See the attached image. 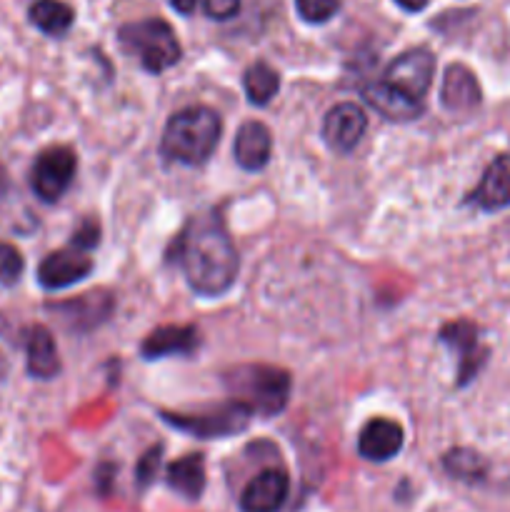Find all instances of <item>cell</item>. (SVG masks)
<instances>
[{
    "instance_id": "8992f818",
    "label": "cell",
    "mask_w": 510,
    "mask_h": 512,
    "mask_svg": "<svg viewBox=\"0 0 510 512\" xmlns=\"http://www.w3.org/2000/svg\"><path fill=\"white\" fill-rule=\"evenodd\" d=\"M75 170H78V158H75L70 148L55 145V148L43 150L33 163V173H30L33 193L43 203H58L68 193L70 183L75 178Z\"/></svg>"
},
{
    "instance_id": "484cf974",
    "label": "cell",
    "mask_w": 510,
    "mask_h": 512,
    "mask_svg": "<svg viewBox=\"0 0 510 512\" xmlns=\"http://www.w3.org/2000/svg\"><path fill=\"white\" fill-rule=\"evenodd\" d=\"M160 458H163V448L155 445V448H150L148 453L138 460V465H135V480H138L140 488H148V485L153 483L160 468Z\"/></svg>"
},
{
    "instance_id": "603a6c76",
    "label": "cell",
    "mask_w": 510,
    "mask_h": 512,
    "mask_svg": "<svg viewBox=\"0 0 510 512\" xmlns=\"http://www.w3.org/2000/svg\"><path fill=\"white\" fill-rule=\"evenodd\" d=\"M443 468L450 478L463 480V483H478L488 473V463L483 460V455H478L475 450L468 448H455L450 450L443 458Z\"/></svg>"
},
{
    "instance_id": "d4e9b609",
    "label": "cell",
    "mask_w": 510,
    "mask_h": 512,
    "mask_svg": "<svg viewBox=\"0 0 510 512\" xmlns=\"http://www.w3.org/2000/svg\"><path fill=\"white\" fill-rule=\"evenodd\" d=\"M25 270V260L20 250L10 243H0V283L15 285Z\"/></svg>"
},
{
    "instance_id": "277c9868",
    "label": "cell",
    "mask_w": 510,
    "mask_h": 512,
    "mask_svg": "<svg viewBox=\"0 0 510 512\" xmlns=\"http://www.w3.org/2000/svg\"><path fill=\"white\" fill-rule=\"evenodd\" d=\"M118 38L123 48L128 53L138 55L140 65L153 75H160L168 68H173L180 60V53H183L173 28L160 18H145L123 25Z\"/></svg>"
},
{
    "instance_id": "d6986e66",
    "label": "cell",
    "mask_w": 510,
    "mask_h": 512,
    "mask_svg": "<svg viewBox=\"0 0 510 512\" xmlns=\"http://www.w3.org/2000/svg\"><path fill=\"white\" fill-rule=\"evenodd\" d=\"M25 348H28V373L33 378L53 380L60 373L58 348H55V340L48 328H43V325L30 328Z\"/></svg>"
},
{
    "instance_id": "9a60e30c",
    "label": "cell",
    "mask_w": 510,
    "mask_h": 512,
    "mask_svg": "<svg viewBox=\"0 0 510 512\" xmlns=\"http://www.w3.org/2000/svg\"><path fill=\"white\" fill-rule=\"evenodd\" d=\"M270 153H273V138L270 130L258 120H248L238 128L233 143V158L248 173H258L270 163Z\"/></svg>"
},
{
    "instance_id": "f1b7e54d",
    "label": "cell",
    "mask_w": 510,
    "mask_h": 512,
    "mask_svg": "<svg viewBox=\"0 0 510 512\" xmlns=\"http://www.w3.org/2000/svg\"><path fill=\"white\" fill-rule=\"evenodd\" d=\"M395 3L403 10H408V13H420L428 5V0H395Z\"/></svg>"
},
{
    "instance_id": "4dcf8cb0",
    "label": "cell",
    "mask_w": 510,
    "mask_h": 512,
    "mask_svg": "<svg viewBox=\"0 0 510 512\" xmlns=\"http://www.w3.org/2000/svg\"><path fill=\"white\" fill-rule=\"evenodd\" d=\"M5 188H8V175H5V170L0 168V195L5 193Z\"/></svg>"
},
{
    "instance_id": "7402d4cb",
    "label": "cell",
    "mask_w": 510,
    "mask_h": 512,
    "mask_svg": "<svg viewBox=\"0 0 510 512\" xmlns=\"http://www.w3.org/2000/svg\"><path fill=\"white\" fill-rule=\"evenodd\" d=\"M245 95L253 105H268L280 88L278 70L270 68L268 63H253L243 75Z\"/></svg>"
},
{
    "instance_id": "cb8c5ba5",
    "label": "cell",
    "mask_w": 510,
    "mask_h": 512,
    "mask_svg": "<svg viewBox=\"0 0 510 512\" xmlns=\"http://www.w3.org/2000/svg\"><path fill=\"white\" fill-rule=\"evenodd\" d=\"M295 10L305 23H328L340 10V0H295Z\"/></svg>"
},
{
    "instance_id": "52a82bcc",
    "label": "cell",
    "mask_w": 510,
    "mask_h": 512,
    "mask_svg": "<svg viewBox=\"0 0 510 512\" xmlns=\"http://www.w3.org/2000/svg\"><path fill=\"white\" fill-rule=\"evenodd\" d=\"M438 338L458 358V388L473 383L483 365L488 363V348L480 345L478 325L470 323V320H455V323L443 325Z\"/></svg>"
},
{
    "instance_id": "ba28073f",
    "label": "cell",
    "mask_w": 510,
    "mask_h": 512,
    "mask_svg": "<svg viewBox=\"0 0 510 512\" xmlns=\"http://www.w3.org/2000/svg\"><path fill=\"white\" fill-rule=\"evenodd\" d=\"M435 75V55L428 48H413L405 50L403 55L393 60L385 70V83L393 88L403 90L405 95L415 100H423L433 85Z\"/></svg>"
},
{
    "instance_id": "7a4b0ae2",
    "label": "cell",
    "mask_w": 510,
    "mask_h": 512,
    "mask_svg": "<svg viewBox=\"0 0 510 512\" xmlns=\"http://www.w3.org/2000/svg\"><path fill=\"white\" fill-rule=\"evenodd\" d=\"M223 135V120L213 108L193 105V108L178 110L168 120L160 140L165 160L180 165H203L215 153Z\"/></svg>"
},
{
    "instance_id": "7c38bea8",
    "label": "cell",
    "mask_w": 510,
    "mask_h": 512,
    "mask_svg": "<svg viewBox=\"0 0 510 512\" xmlns=\"http://www.w3.org/2000/svg\"><path fill=\"white\" fill-rule=\"evenodd\" d=\"M290 480L283 470H263L248 483L240 495V510L243 512H278L288 498Z\"/></svg>"
},
{
    "instance_id": "ffe728a7",
    "label": "cell",
    "mask_w": 510,
    "mask_h": 512,
    "mask_svg": "<svg viewBox=\"0 0 510 512\" xmlns=\"http://www.w3.org/2000/svg\"><path fill=\"white\" fill-rule=\"evenodd\" d=\"M170 488L188 500H198L205 490V458L203 453H190L168 465L165 473Z\"/></svg>"
},
{
    "instance_id": "f546056e",
    "label": "cell",
    "mask_w": 510,
    "mask_h": 512,
    "mask_svg": "<svg viewBox=\"0 0 510 512\" xmlns=\"http://www.w3.org/2000/svg\"><path fill=\"white\" fill-rule=\"evenodd\" d=\"M170 5H173V8L178 10V13L188 15V13H193L195 5H198V0H170Z\"/></svg>"
},
{
    "instance_id": "4fadbf2b",
    "label": "cell",
    "mask_w": 510,
    "mask_h": 512,
    "mask_svg": "<svg viewBox=\"0 0 510 512\" xmlns=\"http://www.w3.org/2000/svg\"><path fill=\"white\" fill-rule=\"evenodd\" d=\"M403 428L395 420L373 418L358 435L360 458L370 463H388L403 450Z\"/></svg>"
},
{
    "instance_id": "8fae6325",
    "label": "cell",
    "mask_w": 510,
    "mask_h": 512,
    "mask_svg": "<svg viewBox=\"0 0 510 512\" xmlns=\"http://www.w3.org/2000/svg\"><path fill=\"white\" fill-rule=\"evenodd\" d=\"M90 273H93V260L85 255V250H55L40 260L38 283L45 290H63L85 280Z\"/></svg>"
},
{
    "instance_id": "5bb4252c",
    "label": "cell",
    "mask_w": 510,
    "mask_h": 512,
    "mask_svg": "<svg viewBox=\"0 0 510 512\" xmlns=\"http://www.w3.org/2000/svg\"><path fill=\"white\" fill-rule=\"evenodd\" d=\"M363 98L373 110H378L385 120L393 123H410V120L423 115V100H415L405 95L403 90L393 88L390 83L380 80V83H368L363 88Z\"/></svg>"
},
{
    "instance_id": "44dd1931",
    "label": "cell",
    "mask_w": 510,
    "mask_h": 512,
    "mask_svg": "<svg viewBox=\"0 0 510 512\" xmlns=\"http://www.w3.org/2000/svg\"><path fill=\"white\" fill-rule=\"evenodd\" d=\"M28 18L40 33L60 38V35H65L73 28L75 13L63 0H35L28 10Z\"/></svg>"
},
{
    "instance_id": "30bf717a",
    "label": "cell",
    "mask_w": 510,
    "mask_h": 512,
    "mask_svg": "<svg viewBox=\"0 0 510 512\" xmlns=\"http://www.w3.org/2000/svg\"><path fill=\"white\" fill-rule=\"evenodd\" d=\"M368 130V115L355 103H338L323 120V138L335 153H350L360 145Z\"/></svg>"
},
{
    "instance_id": "83f0119b",
    "label": "cell",
    "mask_w": 510,
    "mask_h": 512,
    "mask_svg": "<svg viewBox=\"0 0 510 512\" xmlns=\"http://www.w3.org/2000/svg\"><path fill=\"white\" fill-rule=\"evenodd\" d=\"M205 13L213 20H230L238 15L240 0H205Z\"/></svg>"
},
{
    "instance_id": "3957f363",
    "label": "cell",
    "mask_w": 510,
    "mask_h": 512,
    "mask_svg": "<svg viewBox=\"0 0 510 512\" xmlns=\"http://www.w3.org/2000/svg\"><path fill=\"white\" fill-rule=\"evenodd\" d=\"M225 388L235 400L248 405L253 415H278L288 405L293 380L273 365H240L225 375Z\"/></svg>"
},
{
    "instance_id": "5b68a950",
    "label": "cell",
    "mask_w": 510,
    "mask_h": 512,
    "mask_svg": "<svg viewBox=\"0 0 510 512\" xmlns=\"http://www.w3.org/2000/svg\"><path fill=\"white\" fill-rule=\"evenodd\" d=\"M250 418H253V410L235 398L228 400V403L218 405V408L210 410V413H195V415L163 413V420L170 425V428L180 430V433L185 435H193V438H200V440L230 438V435L248 428Z\"/></svg>"
},
{
    "instance_id": "4316f807",
    "label": "cell",
    "mask_w": 510,
    "mask_h": 512,
    "mask_svg": "<svg viewBox=\"0 0 510 512\" xmlns=\"http://www.w3.org/2000/svg\"><path fill=\"white\" fill-rule=\"evenodd\" d=\"M98 243H100L98 220H93V218L83 220V223H80L73 233V248L85 250V253H88V250H93Z\"/></svg>"
},
{
    "instance_id": "2e32d148",
    "label": "cell",
    "mask_w": 510,
    "mask_h": 512,
    "mask_svg": "<svg viewBox=\"0 0 510 512\" xmlns=\"http://www.w3.org/2000/svg\"><path fill=\"white\" fill-rule=\"evenodd\" d=\"M468 200L485 213L510 208V155H498L488 165L480 185L470 193Z\"/></svg>"
},
{
    "instance_id": "ac0fdd59",
    "label": "cell",
    "mask_w": 510,
    "mask_h": 512,
    "mask_svg": "<svg viewBox=\"0 0 510 512\" xmlns=\"http://www.w3.org/2000/svg\"><path fill=\"white\" fill-rule=\"evenodd\" d=\"M198 330L190 325H165L155 328L140 345V355L145 360H163L173 355H193L198 348Z\"/></svg>"
},
{
    "instance_id": "6da1fadb",
    "label": "cell",
    "mask_w": 510,
    "mask_h": 512,
    "mask_svg": "<svg viewBox=\"0 0 510 512\" xmlns=\"http://www.w3.org/2000/svg\"><path fill=\"white\" fill-rule=\"evenodd\" d=\"M175 260L190 288L203 298H218L233 288L240 260L220 220L208 215L195 220L175 243Z\"/></svg>"
},
{
    "instance_id": "e0dca14e",
    "label": "cell",
    "mask_w": 510,
    "mask_h": 512,
    "mask_svg": "<svg viewBox=\"0 0 510 512\" xmlns=\"http://www.w3.org/2000/svg\"><path fill=\"white\" fill-rule=\"evenodd\" d=\"M480 85L473 70L465 65L455 63L445 70L443 75V88H440V103L450 113H470L480 105Z\"/></svg>"
},
{
    "instance_id": "9c48e42d",
    "label": "cell",
    "mask_w": 510,
    "mask_h": 512,
    "mask_svg": "<svg viewBox=\"0 0 510 512\" xmlns=\"http://www.w3.org/2000/svg\"><path fill=\"white\" fill-rule=\"evenodd\" d=\"M113 308V295L105 293V290H93V293H85L80 295V298L50 305V310L58 315L60 323H63L65 330H70V333H90V330L100 328V325L110 318Z\"/></svg>"
}]
</instances>
